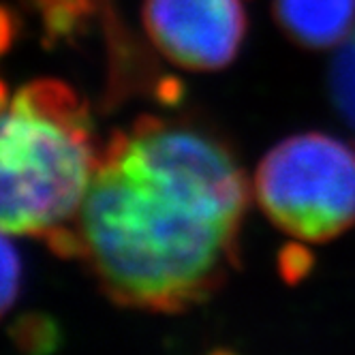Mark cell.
Here are the masks:
<instances>
[{
  "label": "cell",
  "instance_id": "cell-4",
  "mask_svg": "<svg viewBox=\"0 0 355 355\" xmlns=\"http://www.w3.org/2000/svg\"><path fill=\"white\" fill-rule=\"evenodd\" d=\"M141 17L159 52L189 71L232 64L246 33L242 0H144Z\"/></svg>",
  "mask_w": 355,
  "mask_h": 355
},
{
  "label": "cell",
  "instance_id": "cell-2",
  "mask_svg": "<svg viewBox=\"0 0 355 355\" xmlns=\"http://www.w3.org/2000/svg\"><path fill=\"white\" fill-rule=\"evenodd\" d=\"M92 133L86 101L58 80H35L5 94L3 234L67 248L101 155Z\"/></svg>",
  "mask_w": 355,
  "mask_h": 355
},
{
  "label": "cell",
  "instance_id": "cell-5",
  "mask_svg": "<svg viewBox=\"0 0 355 355\" xmlns=\"http://www.w3.org/2000/svg\"><path fill=\"white\" fill-rule=\"evenodd\" d=\"M285 35L309 49L340 45L355 28V0H274Z\"/></svg>",
  "mask_w": 355,
  "mask_h": 355
},
{
  "label": "cell",
  "instance_id": "cell-3",
  "mask_svg": "<svg viewBox=\"0 0 355 355\" xmlns=\"http://www.w3.org/2000/svg\"><path fill=\"white\" fill-rule=\"evenodd\" d=\"M255 197L287 236L334 240L355 225V148L323 133L287 137L259 163Z\"/></svg>",
  "mask_w": 355,
  "mask_h": 355
},
{
  "label": "cell",
  "instance_id": "cell-7",
  "mask_svg": "<svg viewBox=\"0 0 355 355\" xmlns=\"http://www.w3.org/2000/svg\"><path fill=\"white\" fill-rule=\"evenodd\" d=\"M3 311L7 313L19 293V278H21V263L17 250L11 244V236L3 234Z\"/></svg>",
  "mask_w": 355,
  "mask_h": 355
},
{
  "label": "cell",
  "instance_id": "cell-1",
  "mask_svg": "<svg viewBox=\"0 0 355 355\" xmlns=\"http://www.w3.org/2000/svg\"><path fill=\"white\" fill-rule=\"evenodd\" d=\"M246 201L244 173L214 135L146 116L101 150L64 250L120 306L180 313L234 268Z\"/></svg>",
  "mask_w": 355,
  "mask_h": 355
},
{
  "label": "cell",
  "instance_id": "cell-6",
  "mask_svg": "<svg viewBox=\"0 0 355 355\" xmlns=\"http://www.w3.org/2000/svg\"><path fill=\"white\" fill-rule=\"evenodd\" d=\"M329 96L345 122L355 131V28L340 43L329 69Z\"/></svg>",
  "mask_w": 355,
  "mask_h": 355
}]
</instances>
